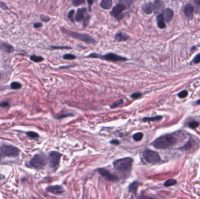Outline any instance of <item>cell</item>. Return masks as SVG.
<instances>
[{"label": "cell", "mask_w": 200, "mask_h": 199, "mask_svg": "<svg viewBox=\"0 0 200 199\" xmlns=\"http://www.w3.org/2000/svg\"><path fill=\"white\" fill-rule=\"evenodd\" d=\"M177 143V139L171 135L161 136L154 141L152 145L156 148L166 149L174 146Z\"/></svg>", "instance_id": "1"}, {"label": "cell", "mask_w": 200, "mask_h": 199, "mask_svg": "<svg viewBox=\"0 0 200 199\" xmlns=\"http://www.w3.org/2000/svg\"><path fill=\"white\" fill-rule=\"evenodd\" d=\"M62 32L67 35L69 36L74 39H76L78 41H83L87 44H95V41L91 36L85 34V33H80L78 32H76L73 31H71L69 30L66 29L65 28H61Z\"/></svg>", "instance_id": "2"}, {"label": "cell", "mask_w": 200, "mask_h": 199, "mask_svg": "<svg viewBox=\"0 0 200 199\" xmlns=\"http://www.w3.org/2000/svg\"><path fill=\"white\" fill-rule=\"evenodd\" d=\"M87 57L90 58H98L102 60H106L108 61H112V62H118V61H126L128 59L124 57H122L121 56L117 55L115 53H107L105 55H101L97 53H93L89 54Z\"/></svg>", "instance_id": "3"}, {"label": "cell", "mask_w": 200, "mask_h": 199, "mask_svg": "<svg viewBox=\"0 0 200 199\" xmlns=\"http://www.w3.org/2000/svg\"><path fill=\"white\" fill-rule=\"evenodd\" d=\"M133 160L131 158H121L115 161L113 163L114 166L116 170L120 171H128L132 167Z\"/></svg>", "instance_id": "4"}, {"label": "cell", "mask_w": 200, "mask_h": 199, "mask_svg": "<svg viewBox=\"0 0 200 199\" xmlns=\"http://www.w3.org/2000/svg\"><path fill=\"white\" fill-rule=\"evenodd\" d=\"M19 150L16 146L11 145H2L0 147V158L15 157L19 154Z\"/></svg>", "instance_id": "5"}, {"label": "cell", "mask_w": 200, "mask_h": 199, "mask_svg": "<svg viewBox=\"0 0 200 199\" xmlns=\"http://www.w3.org/2000/svg\"><path fill=\"white\" fill-rule=\"evenodd\" d=\"M143 157L149 164H157L160 161V157L158 152L152 150H146L143 152Z\"/></svg>", "instance_id": "6"}, {"label": "cell", "mask_w": 200, "mask_h": 199, "mask_svg": "<svg viewBox=\"0 0 200 199\" xmlns=\"http://www.w3.org/2000/svg\"><path fill=\"white\" fill-rule=\"evenodd\" d=\"M128 6L126 4L124 3V1H121L120 3L117 4L112 8V11L110 12V14L112 17L117 18L119 21V19H121V17H123L122 13L126 10V7Z\"/></svg>", "instance_id": "7"}, {"label": "cell", "mask_w": 200, "mask_h": 199, "mask_svg": "<svg viewBox=\"0 0 200 199\" xmlns=\"http://www.w3.org/2000/svg\"><path fill=\"white\" fill-rule=\"evenodd\" d=\"M46 164V161L45 158L39 154L35 155L30 161V165L33 168L40 170L43 168Z\"/></svg>", "instance_id": "8"}, {"label": "cell", "mask_w": 200, "mask_h": 199, "mask_svg": "<svg viewBox=\"0 0 200 199\" xmlns=\"http://www.w3.org/2000/svg\"><path fill=\"white\" fill-rule=\"evenodd\" d=\"M62 154L56 151H52L49 154V164L50 167L53 169L56 168L59 166Z\"/></svg>", "instance_id": "9"}, {"label": "cell", "mask_w": 200, "mask_h": 199, "mask_svg": "<svg viewBox=\"0 0 200 199\" xmlns=\"http://www.w3.org/2000/svg\"><path fill=\"white\" fill-rule=\"evenodd\" d=\"M98 172L100 173L101 175L102 176V177H104L108 181H118V178L117 176L112 175L106 170L103 169V168H100L98 170Z\"/></svg>", "instance_id": "10"}, {"label": "cell", "mask_w": 200, "mask_h": 199, "mask_svg": "<svg viewBox=\"0 0 200 199\" xmlns=\"http://www.w3.org/2000/svg\"><path fill=\"white\" fill-rule=\"evenodd\" d=\"M153 11L155 14L158 15L162 14V13L165 11V5L163 1H155L153 4Z\"/></svg>", "instance_id": "11"}, {"label": "cell", "mask_w": 200, "mask_h": 199, "mask_svg": "<svg viewBox=\"0 0 200 199\" xmlns=\"http://www.w3.org/2000/svg\"><path fill=\"white\" fill-rule=\"evenodd\" d=\"M46 190L47 192H49L50 193H53V194H61V193L64 192L63 188L62 186L59 185H56V186H49L46 188Z\"/></svg>", "instance_id": "12"}, {"label": "cell", "mask_w": 200, "mask_h": 199, "mask_svg": "<svg viewBox=\"0 0 200 199\" xmlns=\"http://www.w3.org/2000/svg\"><path fill=\"white\" fill-rule=\"evenodd\" d=\"M87 14V9L86 8H78L77 11L75 20L77 22H81L84 19V15Z\"/></svg>", "instance_id": "13"}, {"label": "cell", "mask_w": 200, "mask_h": 199, "mask_svg": "<svg viewBox=\"0 0 200 199\" xmlns=\"http://www.w3.org/2000/svg\"><path fill=\"white\" fill-rule=\"evenodd\" d=\"M163 17L166 22H170L173 17V12L171 9H166L163 13Z\"/></svg>", "instance_id": "14"}, {"label": "cell", "mask_w": 200, "mask_h": 199, "mask_svg": "<svg viewBox=\"0 0 200 199\" xmlns=\"http://www.w3.org/2000/svg\"><path fill=\"white\" fill-rule=\"evenodd\" d=\"M193 12H194V8L190 4H187L185 6L184 8V14L186 16L190 19H191L193 17Z\"/></svg>", "instance_id": "15"}, {"label": "cell", "mask_w": 200, "mask_h": 199, "mask_svg": "<svg viewBox=\"0 0 200 199\" xmlns=\"http://www.w3.org/2000/svg\"><path fill=\"white\" fill-rule=\"evenodd\" d=\"M142 10L146 14H150L153 11V5L151 2L144 4L142 6Z\"/></svg>", "instance_id": "16"}, {"label": "cell", "mask_w": 200, "mask_h": 199, "mask_svg": "<svg viewBox=\"0 0 200 199\" xmlns=\"http://www.w3.org/2000/svg\"><path fill=\"white\" fill-rule=\"evenodd\" d=\"M129 36L122 33L121 32H118L115 36V40L116 41L121 42V41H126L129 39Z\"/></svg>", "instance_id": "17"}, {"label": "cell", "mask_w": 200, "mask_h": 199, "mask_svg": "<svg viewBox=\"0 0 200 199\" xmlns=\"http://www.w3.org/2000/svg\"><path fill=\"white\" fill-rule=\"evenodd\" d=\"M112 0H102L100 4V6L104 10L110 9L112 6Z\"/></svg>", "instance_id": "18"}, {"label": "cell", "mask_w": 200, "mask_h": 199, "mask_svg": "<svg viewBox=\"0 0 200 199\" xmlns=\"http://www.w3.org/2000/svg\"><path fill=\"white\" fill-rule=\"evenodd\" d=\"M157 23H158V26L160 29H164L166 27L165 20L162 14H160L157 16Z\"/></svg>", "instance_id": "19"}, {"label": "cell", "mask_w": 200, "mask_h": 199, "mask_svg": "<svg viewBox=\"0 0 200 199\" xmlns=\"http://www.w3.org/2000/svg\"><path fill=\"white\" fill-rule=\"evenodd\" d=\"M139 186V183L137 181H134L133 183H132L129 186V191L130 192L136 194L137 193V191H138V189Z\"/></svg>", "instance_id": "20"}, {"label": "cell", "mask_w": 200, "mask_h": 199, "mask_svg": "<svg viewBox=\"0 0 200 199\" xmlns=\"http://www.w3.org/2000/svg\"><path fill=\"white\" fill-rule=\"evenodd\" d=\"M0 47L1 49H2L4 51H6L7 53H11L14 50V47H12V46H11L9 44H6V43H2Z\"/></svg>", "instance_id": "21"}, {"label": "cell", "mask_w": 200, "mask_h": 199, "mask_svg": "<svg viewBox=\"0 0 200 199\" xmlns=\"http://www.w3.org/2000/svg\"><path fill=\"white\" fill-rule=\"evenodd\" d=\"M162 119V116H157L154 117H144L142 119V121L144 122H156V121H159L160 120Z\"/></svg>", "instance_id": "22"}, {"label": "cell", "mask_w": 200, "mask_h": 199, "mask_svg": "<svg viewBox=\"0 0 200 199\" xmlns=\"http://www.w3.org/2000/svg\"><path fill=\"white\" fill-rule=\"evenodd\" d=\"M176 180L175 179H168L165 181L164 185L166 187H169L176 185Z\"/></svg>", "instance_id": "23"}, {"label": "cell", "mask_w": 200, "mask_h": 199, "mask_svg": "<svg viewBox=\"0 0 200 199\" xmlns=\"http://www.w3.org/2000/svg\"><path fill=\"white\" fill-rule=\"evenodd\" d=\"M30 60L32 61H33L34 62L39 63V62L42 61L44 60V59L42 56H38L34 55V56H30Z\"/></svg>", "instance_id": "24"}, {"label": "cell", "mask_w": 200, "mask_h": 199, "mask_svg": "<svg viewBox=\"0 0 200 199\" xmlns=\"http://www.w3.org/2000/svg\"><path fill=\"white\" fill-rule=\"evenodd\" d=\"M74 116V115L72 114V113H66V114H62V115H58V116H56L54 117L58 120H60V119H64L66 117H71V116Z\"/></svg>", "instance_id": "25"}, {"label": "cell", "mask_w": 200, "mask_h": 199, "mask_svg": "<svg viewBox=\"0 0 200 199\" xmlns=\"http://www.w3.org/2000/svg\"><path fill=\"white\" fill-rule=\"evenodd\" d=\"M143 135L142 133H137L133 135V139L136 141H139L141 140L143 138Z\"/></svg>", "instance_id": "26"}, {"label": "cell", "mask_w": 200, "mask_h": 199, "mask_svg": "<svg viewBox=\"0 0 200 199\" xmlns=\"http://www.w3.org/2000/svg\"><path fill=\"white\" fill-rule=\"evenodd\" d=\"M123 103H124V100H118L117 102H116L112 103V105H110V107H111V109H114V108L118 107V106L121 105Z\"/></svg>", "instance_id": "27"}, {"label": "cell", "mask_w": 200, "mask_h": 199, "mask_svg": "<svg viewBox=\"0 0 200 199\" xmlns=\"http://www.w3.org/2000/svg\"><path fill=\"white\" fill-rule=\"evenodd\" d=\"M22 87V85L20 83L18 82H14L11 84V88L13 89H18Z\"/></svg>", "instance_id": "28"}, {"label": "cell", "mask_w": 200, "mask_h": 199, "mask_svg": "<svg viewBox=\"0 0 200 199\" xmlns=\"http://www.w3.org/2000/svg\"><path fill=\"white\" fill-rule=\"evenodd\" d=\"M63 58L65 59V60H72L76 59V56L75 55H74V54H66L63 56Z\"/></svg>", "instance_id": "29"}, {"label": "cell", "mask_w": 200, "mask_h": 199, "mask_svg": "<svg viewBox=\"0 0 200 199\" xmlns=\"http://www.w3.org/2000/svg\"><path fill=\"white\" fill-rule=\"evenodd\" d=\"M74 12H75V11H74V10H71L68 13V15H67V17H68V18L72 22H73V23L74 22V18H73V16H74Z\"/></svg>", "instance_id": "30"}, {"label": "cell", "mask_w": 200, "mask_h": 199, "mask_svg": "<svg viewBox=\"0 0 200 199\" xmlns=\"http://www.w3.org/2000/svg\"><path fill=\"white\" fill-rule=\"evenodd\" d=\"M142 96V94L141 92H135V93L132 94L130 95V97L133 99H137L140 98Z\"/></svg>", "instance_id": "31"}, {"label": "cell", "mask_w": 200, "mask_h": 199, "mask_svg": "<svg viewBox=\"0 0 200 199\" xmlns=\"http://www.w3.org/2000/svg\"><path fill=\"white\" fill-rule=\"evenodd\" d=\"M27 135L28 137H30V138H32V139H36V138H38L39 137V135L38 133H36L35 132H34V131H29L27 133Z\"/></svg>", "instance_id": "32"}, {"label": "cell", "mask_w": 200, "mask_h": 199, "mask_svg": "<svg viewBox=\"0 0 200 199\" xmlns=\"http://www.w3.org/2000/svg\"><path fill=\"white\" fill-rule=\"evenodd\" d=\"M84 2H85V1H83V0H73L72 4L74 6H78L81 5L82 4L84 3Z\"/></svg>", "instance_id": "33"}, {"label": "cell", "mask_w": 200, "mask_h": 199, "mask_svg": "<svg viewBox=\"0 0 200 199\" xmlns=\"http://www.w3.org/2000/svg\"><path fill=\"white\" fill-rule=\"evenodd\" d=\"M90 18H91L90 15H89L88 14L86 15V17L84 19V22H83V26L84 27H86L88 25Z\"/></svg>", "instance_id": "34"}, {"label": "cell", "mask_w": 200, "mask_h": 199, "mask_svg": "<svg viewBox=\"0 0 200 199\" xmlns=\"http://www.w3.org/2000/svg\"><path fill=\"white\" fill-rule=\"evenodd\" d=\"M199 126V123L197 122H192L189 123V127L191 129H195Z\"/></svg>", "instance_id": "35"}, {"label": "cell", "mask_w": 200, "mask_h": 199, "mask_svg": "<svg viewBox=\"0 0 200 199\" xmlns=\"http://www.w3.org/2000/svg\"><path fill=\"white\" fill-rule=\"evenodd\" d=\"M187 95H188V92L187 91H183L178 94V97L181 98H186L187 96Z\"/></svg>", "instance_id": "36"}, {"label": "cell", "mask_w": 200, "mask_h": 199, "mask_svg": "<svg viewBox=\"0 0 200 199\" xmlns=\"http://www.w3.org/2000/svg\"><path fill=\"white\" fill-rule=\"evenodd\" d=\"M51 49H71V47L69 46H51Z\"/></svg>", "instance_id": "37"}, {"label": "cell", "mask_w": 200, "mask_h": 199, "mask_svg": "<svg viewBox=\"0 0 200 199\" xmlns=\"http://www.w3.org/2000/svg\"><path fill=\"white\" fill-rule=\"evenodd\" d=\"M193 61H194L195 63H198L200 62V54H197L195 58H194V60H193Z\"/></svg>", "instance_id": "38"}, {"label": "cell", "mask_w": 200, "mask_h": 199, "mask_svg": "<svg viewBox=\"0 0 200 199\" xmlns=\"http://www.w3.org/2000/svg\"><path fill=\"white\" fill-rule=\"evenodd\" d=\"M0 106L2 107H8L10 106V104L8 102H3L0 103Z\"/></svg>", "instance_id": "39"}, {"label": "cell", "mask_w": 200, "mask_h": 199, "mask_svg": "<svg viewBox=\"0 0 200 199\" xmlns=\"http://www.w3.org/2000/svg\"><path fill=\"white\" fill-rule=\"evenodd\" d=\"M138 199H154V198H153V197H149V196H145V195H141L139 196L138 197Z\"/></svg>", "instance_id": "40"}, {"label": "cell", "mask_w": 200, "mask_h": 199, "mask_svg": "<svg viewBox=\"0 0 200 199\" xmlns=\"http://www.w3.org/2000/svg\"><path fill=\"white\" fill-rule=\"evenodd\" d=\"M0 7H1L2 9L4 10H6L8 9V6H6V4H4V2H1V1H0Z\"/></svg>", "instance_id": "41"}, {"label": "cell", "mask_w": 200, "mask_h": 199, "mask_svg": "<svg viewBox=\"0 0 200 199\" xmlns=\"http://www.w3.org/2000/svg\"><path fill=\"white\" fill-rule=\"evenodd\" d=\"M41 18L42 21H43L44 22H47V21H50V19L49 17H46V16H43V15H42Z\"/></svg>", "instance_id": "42"}, {"label": "cell", "mask_w": 200, "mask_h": 199, "mask_svg": "<svg viewBox=\"0 0 200 199\" xmlns=\"http://www.w3.org/2000/svg\"><path fill=\"white\" fill-rule=\"evenodd\" d=\"M34 26L35 28H39L42 26V24L40 23V22H38V23H35L34 25Z\"/></svg>", "instance_id": "43"}, {"label": "cell", "mask_w": 200, "mask_h": 199, "mask_svg": "<svg viewBox=\"0 0 200 199\" xmlns=\"http://www.w3.org/2000/svg\"><path fill=\"white\" fill-rule=\"evenodd\" d=\"M110 142H111V144H114V145H118V144H119V141L117 140H113Z\"/></svg>", "instance_id": "44"}, {"label": "cell", "mask_w": 200, "mask_h": 199, "mask_svg": "<svg viewBox=\"0 0 200 199\" xmlns=\"http://www.w3.org/2000/svg\"><path fill=\"white\" fill-rule=\"evenodd\" d=\"M87 2L88 4V6H89V10L91 11V6L93 3V0H91V1H87Z\"/></svg>", "instance_id": "45"}, {"label": "cell", "mask_w": 200, "mask_h": 199, "mask_svg": "<svg viewBox=\"0 0 200 199\" xmlns=\"http://www.w3.org/2000/svg\"><path fill=\"white\" fill-rule=\"evenodd\" d=\"M70 67V65H69V66H66V67L63 66V67H60V68H69Z\"/></svg>", "instance_id": "46"}, {"label": "cell", "mask_w": 200, "mask_h": 199, "mask_svg": "<svg viewBox=\"0 0 200 199\" xmlns=\"http://www.w3.org/2000/svg\"><path fill=\"white\" fill-rule=\"evenodd\" d=\"M195 2L198 4H200V1H195Z\"/></svg>", "instance_id": "47"}, {"label": "cell", "mask_w": 200, "mask_h": 199, "mask_svg": "<svg viewBox=\"0 0 200 199\" xmlns=\"http://www.w3.org/2000/svg\"><path fill=\"white\" fill-rule=\"evenodd\" d=\"M197 103H198V104H200V99L198 100L197 101Z\"/></svg>", "instance_id": "48"}, {"label": "cell", "mask_w": 200, "mask_h": 199, "mask_svg": "<svg viewBox=\"0 0 200 199\" xmlns=\"http://www.w3.org/2000/svg\"></svg>", "instance_id": "49"}]
</instances>
